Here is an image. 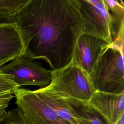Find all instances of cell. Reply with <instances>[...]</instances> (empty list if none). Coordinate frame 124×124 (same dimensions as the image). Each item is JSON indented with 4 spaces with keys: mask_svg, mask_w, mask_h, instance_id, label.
I'll return each mask as SVG.
<instances>
[{
    "mask_svg": "<svg viewBox=\"0 0 124 124\" xmlns=\"http://www.w3.org/2000/svg\"><path fill=\"white\" fill-rule=\"evenodd\" d=\"M16 24L24 54L45 60L51 71L71 63L84 30L77 0H29L16 15Z\"/></svg>",
    "mask_w": 124,
    "mask_h": 124,
    "instance_id": "1",
    "label": "cell"
},
{
    "mask_svg": "<svg viewBox=\"0 0 124 124\" xmlns=\"http://www.w3.org/2000/svg\"><path fill=\"white\" fill-rule=\"evenodd\" d=\"M124 39L117 37L103 53L90 76L96 91L124 93Z\"/></svg>",
    "mask_w": 124,
    "mask_h": 124,
    "instance_id": "2",
    "label": "cell"
},
{
    "mask_svg": "<svg viewBox=\"0 0 124 124\" xmlns=\"http://www.w3.org/2000/svg\"><path fill=\"white\" fill-rule=\"evenodd\" d=\"M48 87L62 98L85 101H88L96 91L88 75L71 63L61 69L51 71V80Z\"/></svg>",
    "mask_w": 124,
    "mask_h": 124,
    "instance_id": "3",
    "label": "cell"
},
{
    "mask_svg": "<svg viewBox=\"0 0 124 124\" xmlns=\"http://www.w3.org/2000/svg\"><path fill=\"white\" fill-rule=\"evenodd\" d=\"M77 2L83 22V33L103 39L111 45L117 31L105 0H77Z\"/></svg>",
    "mask_w": 124,
    "mask_h": 124,
    "instance_id": "4",
    "label": "cell"
},
{
    "mask_svg": "<svg viewBox=\"0 0 124 124\" xmlns=\"http://www.w3.org/2000/svg\"><path fill=\"white\" fill-rule=\"evenodd\" d=\"M0 73L7 76L19 88L34 85L48 86L51 80V70L43 67L34 60L23 54L0 67Z\"/></svg>",
    "mask_w": 124,
    "mask_h": 124,
    "instance_id": "5",
    "label": "cell"
},
{
    "mask_svg": "<svg viewBox=\"0 0 124 124\" xmlns=\"http://www.w3.org/2000/svg\"><path fill=\"white\" fill-rule=\"evenodd\" d=\"M13 93L27 124H70L61 118L35 91L18 88Z\"/></svg>",
    "mask_w": 124,
    "mask_h": 124,
    "instance_id": "6",
    "label": "cell"
},
{
    "mask_svg": "<svg viewBox=\"0 0 124 124\" xmlns=\"http://www.w3.org/2000/svg\"><path fill=\"white\" fill-rule=\"evenodd\" d=\"M110 45L103 39L83 33L77 41L71 64L81 68L90 78L100 58Z\"/></svg>",
    "mask_w": 124,
    "mask_h": 124,
    "instance_id": "7",
    "label": "cell"
},
{
    "mask_svg": "<svg viewBox=\"0 0 124 124\" xmlns=\"http://www.w3.org/2000/svg\"><path fill=\"white\" fill-rule=\"evenodd\" d=\"M88 103L103 117L107 124H113L124 115V93L114 94L96 91Z\"/></svg>",
    "mask_w": 124,
    "mask_h": 124,
    "instance_id": "8",
    "label": "cell"
},
{
    "mask_svg": "<svg viewBox=\"0 0 124 124\" xmlns=\"http://www.w3.org/2000/svg\"><path fill=\"white\" fill-rule=\"evenodd\" d=\"M24 53L23 42L16 23L0 25V67Z\"/></svg>",
    "mask_w": 124,
    "mask_h": 124,
    "instance_id": "9",
    "label": "cell"
},
{
    "mask_svg": "<svg viewBox=\"0 0 124 124\" xmlns=\"http://www.w3.org/2000/svg\"><path fill=\"white\" fill-rule=\"evenodd\" d=\"M35 92L63 119L70 124H79L65 98L57 94L47 86L35 90Z\"/></svg>",
    "mask_w": 124,
    "mask_h": 124,
    "instance_id": "10",
    "label": "cell"
},
{
    "mask_svg": "<svg viewBox=\"0 0 124 124\" xmlns=\"http://www.w3.org/2000/svg\"><path fill=\"white\" fill-rule=\"evenodd\" d=\"M79 124H107L100 114L88 102L72 98H65Z\"/></svg>",
    "mask_w": 124,
    "mask_h": 124,
    "instance_id": "11",
    "label": "cell"
},
{
    "mask_svg": "<svg viewBox=\"0 0 124 124\" xmlns=\"http://www.w3.org/2000/svg\"><path fill=\"white\" fill-rule=\"evenodd\" d=\"M107 7L113 16L117 30L124 27V3L122 0H105Z\"/></svg>",
    "mask_w": 124,
    "mask_h": 124,
    "instance_id": "12",
    "label": "cell"
},
{
    "mask_svg": "<svg viewBox=\"0 0 124 124\" xmlns=\"http://www.w3.org/2000/svg\"><path fill=\"white\" fill-rule=\"evenodd\" d=\"M29 0H0V13L16 16Z\"/></svg>",
    "mask_w": 124,
    "mask_h": 124,
    "instance_id": "13",
    "label": "cell"
},
{
    "mask_svg": "<svg viewBox=\"0 0 124 124\" xmlns=\"http://www.w3.org/2000/svg\"><path fill=\"white\" fill-rule=\"evenodd\" d=\"M1 124H27L21 110L17 107L8 112Z\"/></svg>",
    "mask_w": 124,
    "mask_h": 124,
    "instance_id": "14",
    "label": "cell"
},
{
    "mask_svg": "<svg viewBox=\"0 0 124 124\" xmlns=\"http://www.w3.org/2000/svg\"><path fill=\"white\" fill-rule=\"evenodd\" d=\"M18 88L17 85L7 76L0 73V94L9 92L14 93Z\"/></svg>",
    "mask_w": 124,
    "mask_h": 124,
    "instance_id": "15",
    "label": "cell"
},
{
    "mask_svg": "<svg viewBox=\"0 0 124 124\" xmlns=\"http://www.w3.org/2000/svg\"><path fill=\"white\" fill-rule=\"evenodd\" d=\"M13 93L11 92L0 94V107L7 108L13 97Z\"/></svg>",
    "mask_w": 124,
    "mask_h": 124,
    "instance_id": "16",
    "label": "cell"
},
{
    "mask_svg": "<svg viewBox=\"0 0 124 124\" xmlns=\"http://www.w3.org/2000/svg\"><path fill=\"white\" fill-rule=\"evenodd\" d=\"M16 16L0 13V25L16 23Z\"/></svg>",
    "mask_w": 124,
    "mask_h": 124,
    "instance_id": "17",
    "label": "cell"
},
{
    "mask_svg": "<svg viewBox=\"0 0 124 124\" xmlns=\"http://www.w3.org/2000/svg\"><path fill=\"white\" fill-rule=\"evenodd\" d=\"M7 108L6 107H0V124H1L5 120L7 111L6 110Z\"/></svg>",
    "mask_w": 124,
    "mask_h": 124,
    "instance_id": "18",
    "label": "cell"
},
{
    "mask_svg": "<svg viewBox=\"0 0 124 124\" xmlns=\"http://www.w3.org/2000/svg\"><path fill=\"white\" fill-rule=\"evenodd\" d=\"M113 124H124V115L121 116L120 118Z\"/></svg>",
    "mask_w": 124,
    "mask_h": 124,
    "instance_id": "19",
    "label": "cell"
}]
</instances>
